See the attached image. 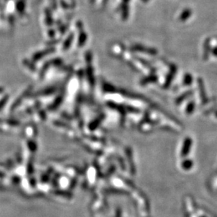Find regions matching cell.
Here are the masks:
<instances>
[{
    "label": "cell",
    "mask_w": 217,
    "mask_h": 217,
    "mask_svg": "<svg viewBox=\"0 0 217 217\" xmlns=\"http://www.w3.org/2000/svg\"><path fill=\"white\" fill-rule=\"evenodd\" d=\"M192 15V11L190 9H185L181 13V14H180L179 19L180 20H181V21H185V20H187Z\"/></svg>",
    "instance_id": "cell-5"
},
{
    "label": "cell",
    "mask_w": 217,
    "mask_h": 217,
    "mask_svg": "<svg viewBox=\"0 0 217 217\" xmlns=\"http://www.w3.org/2000/svg\"><path fill=\"white\" fill-rule=\"evenodd\" d=\"M192 81L193 78L191 74H189V73H187V74H185V76L183 78V85L189 86L192 84Z\"/></svg>",
    "instance_id": "cell-7"
},
{
    "label": "cell",
    "mask_w": 217,
    "mask_h": 217,
    "mask_svg": "<svg viewBox=\"0 0 217 217\" xmlns=\"http://www.w3.org/2000/svg\"><path fill=\"white\" fill-rule=\"evenodd\" d=\"M214 116H215L216 117V118H217V109H216V110L214 112Z\"/></svg>",
    "instance_id": "cell-10"
},
{
    "label": "cell",
    "mask_w": 217,
    "mask_h": 217,
    "mask_svg": "<svg viewBox=\"0 0 217 217\" xmlns=\"http://www.w3.org/2000/svg\"><path fill=\"white\" fill-rule=\"evenodd\" d=\"M127 1H128V0H124V2H127Z\"/></svg>",
    "instance_id": "cell-11"
},
{
    "label": "cell",
    "mask_w": 217,
    "mask_h": 217,
    "mask_svg": "<svg viewBox=\"0 0 217 217\" xmlns=\"http://www.w3.org/2000/svg\"><path fill=\"white\" fill-rule=\"evenodd\" d=\"M211 53L212 54L214 57H217V46L214 47H213L212 49H211Z\"/></svg>",
    "instance_id": "cell-9"
},
{
    "label": "cell",
    "mask_w": 217,
    "mask_h": 217,
    "mask_svg": "<svg viewBox=\"0 0 217 217\" xmlns=\"http://www.w3.org/2000/svg\"><path fill=\"white\" fill-rule=\"evenodd\" d=\"M211 52V39L208 38L204 42L203 44V59L205 60V61H207L209 59Z\"/></svg>",
    "instance_id": "cell-3"
},
{
    "label": "cell",
    "mask_w": 217,
    "mask_h": 217,
    "mask_svg": "<svg viewBox=\"0 0 217 217\" xmlns=\"http://www.w3.org/2000/svg\"><path fill=\"white\" fill-rule=\"evenodd\" d=\"M193 93H194V92H193L192 90L186 91V92H185V93H183V95H181L180 97H178V99H176V103L178 104H180L182 102H183L185 99H186L188 97H191L193 95Z\"/></svg>",
    "instance_id": "cell-4"
},
{
    "label": "cell",
    "mask_w": 217,
    "mask_h": 217,
    "mask_svg": "<svg viewBox=\"0 0 217 217\" xmlns=\"http://www.w3.org/2000/svg\"><path fill=\"white\" fill-rule=\"evenodd\" d=\"M193 166V161L190 159H186V160L183 161L182 164L183 168L185 170H189Z\"/></svg>",
    "instance_id": "cell-8"
},
{
    "label": "cell",
    "mask_w": 217,
    "mask_h": 217,
    "mask_svg": "<svg viewBox=\"0 0 217 217\" xmlns=\"http://www.w3.org/2000/svg\"><path fill=\"white\" fill-rule=\"evenodd\" d=\"M195 102L194 100H192L189 102V103L187 104L186 106V114L187 115H191L195 111Z\"/></svg>",
    "instance_id": "cell-6"
},
{
    "label": "cell",
    "mask_w": 217,
    "mask_h": 217,
    "mask_svg": "<svg viewBox=\"0 0 217 217\" xmlns=\"http://www.w3.org/2000/svg\"><path fill=\"white\" fill-rule=\"evenodd\" d=\"M1 91H2V89L0 88V93H1Z\"/></svg>",
    "instance_id": "cell-12"
},
{
    "label": "cell",
    "mask_w": 217,
    "mask_h": 217,
    "mask_svg": "<svg viewBox=\"0 0 217 217\" xmlns=\"http://www.w3.org/2000/svg\"><path fill=\"white\" fill-rule=\"evenodd\" d=\"M197 82L199 91H200L201 102H202V105H206V104H207L209 102V99L206 93L205 83H204V81L202 78H198L197 80Z\"/></svg>",
    "instance_id": "cell-1"
},
{
    "label": "cell",
    "mask_w": 217,
    "mask_h": 217,
    "mask_svg": "<svg viewBox=\"0 0 217 217\" xmlns=\"http://www.w3.org/2000/svg\"><path fill=\"white\" fill-rule=\"evenodd\" d=\"M192 145V140L190 138L188 137L185 139L183 142V145L182 150H181V156L183 157L187 156L189 155L190 149H191Z\"/></svg>",
    "instance_id": "cell-2"
}]
</instances>
